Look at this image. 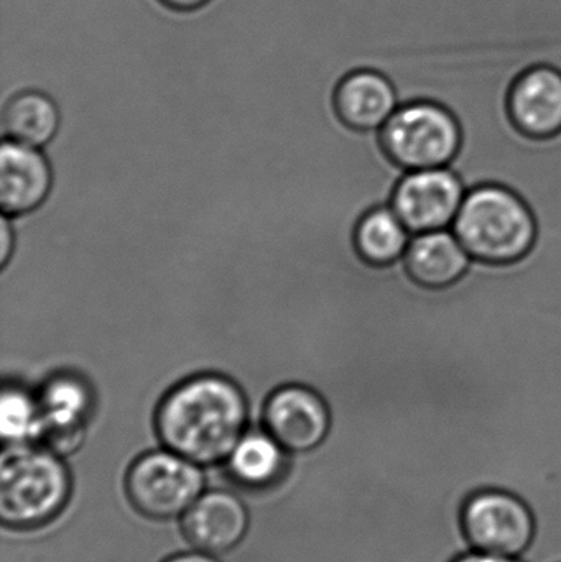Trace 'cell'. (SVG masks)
<instances>
[{
  "instance_id": "6da1fadb",
  "label": "cell",
  "mask_w": 561,
  "mask_h": 562,
  "mask_svg": "<svg viewBox=\"0 0 561 562\" xmlns=\"http://www.w3.org/2000/svg\"><path fill=\"white\" fill-rule=\"evenodd\" d=\"M249 406L236 382L223 375L191 376L171 389L155 413L165 449L206 468L224 464L247 432Z\"/></svg>"
},
{
  "instance_id": "7a4b0ae2",
  "label": "cell",
  "mask_w": 561,
  "mask_h": 562,
  "mask_svg": "<svg viewBox=\"0 0 561 562\" xmlns=\"http://www.w3.org/2000/svg\"><path fill=\"white\" fill-rule=\"evenodd\" d=\"M72 475L63 456L46 446H12L0 468V521L13 531H33L68 507Z\"/></svg>"
},
{
  "instance_id": "3957f363",
  "label": "cell",
  "mask_w": 561,
  "mask_h": 562,
  "mask_svg": "<svg viewBox=\"0 0 561 562\" xmlns=\"http://www.w3.org/2000/svg\"><path fill=\"white\" fill-rule=\"evenodd\" d=\"M474 260L507 263L532 249L537 226L519 194L500 184L468 191L451 226Z\"/></svg>"
},
{
  "instance_id": "277c9868",
  "label": "cell",
  "mask_w": 561,
  "mask_h": 562,
  "mask_svg": "<svg viewBox=\"0 0 561 562\" xmlns=\"http://www.w3.org/2000/svg\"><path fill=\"white\" fill-rule=\"evenodd\" d=\"M379 132L385 151L407 171L450 167L463 138L457 115L434 99L401 102Z\"/></svg>"
},
{
  "instance_id": "5b68a950",
  "label": "cell",
  "mask_w": 561,
  "mask_h": 562,
  "mask_svg": "<svg viewBox=\"0 0 561 562\" xmlns=\"http://www.w3.org/2000/svg\"><path fill=\"white\" fill-rule=\"evenodd\" d=\"M201 465L160 449L138 456L124 477L125 497L144 518L168 521L181 518L204 492Z\"/></svg>"
},
{
  "instance_id": "8992f818",
  "label": "cell",
  "mask_w": 561,
  "mask_h": 562,
  "mask_svg": "<svg viewBox=\"0 0 561 562\" xmlns=\"http://www.w3.org/2000/svg\"><path fill=\"white\" fill-rule=\"evenodd\" d=\"M461 528L470 550L523 558L536 540L532 508L504 488H483L464 502Z\"/></svg>"
},
{
  "instance_id": "52a82bcc",
  "label": "cell",
  "mask_w": 561,
  "mask_h": 562,
  "mask_svg": "<svg viewBox=\"0 0 561 562\" xmlns=\"http://www.w3.org/2000/svg\"><path fill=\"white\" fill-rule=\"evenodd\" d=\"M468 190L450 167L407 171L391 206L412 234L453 226Z\"/></svg>"
},
{
  "instance_id": "ba28073f",
  "label": "cell",
  "mask_w": 561,
  "mask_h": 562,
  "mask_svg": "<svg viewBox=\"0 0 561 562\" xmlns=\"http://www.w3.org/2000/svg\"><path fill=\"white\" fill-rule=\"evenodd\" d=\"M332 425L328 403L308 386H282L263 406L266 431L289 454H305L318 449L328 438Z\"/></svg>"
},
{
  "instance_id": "9c48e42d",
  "label": "cell",
  "mask_w": 561,
  "mask_h": 562,
  "mask_svg": "<svg viewBox=\"0 0 561 562\" xmlns=\"http://www.w3.org/2000/svg\"><path fill=\"white\" fill-rule=\"evenodd\" d=\"M250 515L233 492H203L181 517V533L194 550L220 557L239 547L249 530Z\"/></svg>"
},
{
  "instance_id": "30bf717a",
  "label": "cell",
  "mask_w": 561,
  "mask_h": 562,
  "mask_svg": "<svg viewBox=\"0 0 561 562\" xmlns=\"http://www.w3.org/2000/svg\"><path fill=\"white\" fill-rule=\"evenodd\" d=\"M507 111L514 124L530 137L561 132V68L539 63L520 69L507 88Z\"/></svg>"
},
{
  "instance_id": "8fae6325",
  "label": "cell",
  "mask_w": 561,
  "mask_h": 562,
  "mask_svg": "<svg viewBox=\"0 0 561 562\" xmlns=\"http://www.w3.org/2000/svg\"><path fill=\"white\" fill-rule=\"evenodd\" d=\"M42 409V442L56 454L69 456L81 448L91 415V390L76 375L53 376L38 398Z\"/></svg>"
},
{
  "instance_id": "7c38bea8",
  "label": "cell",
  "mask_w": 561,
  "mask_h": 562,
  "mask_svg": "<svg viewBox=\"0 0 561 562\" xmlns=\"http://www.w3.org/2000/svg\"><path fill=\"white\" fill-rule=\"evenodd\" d=\"M401 105V92L391 76L379 69L348 72L336 86L333 108L349 131L378 132Z\"/></svg>"
},
{
  "instance_id": "4fadbf2b",
  "label": "cell",
  "mask_w": 561,
  "mask_h": 562,
  "mask_svg": "<svg viewBox=\"0 0 561 562\" xmlns=\"http://www.w3.org/2000/svg\"><path fill=\"white\" fill-rule=\"evenodd\" d=\"M53 175L40 148L3 142L0 150V206L3 216H22L42 206Z\"/></svg>"
},
{
  "instance_id": "5bb4252c",
  "label": "cell",
  "mask_w": 561,
  "mask_h": 562,
  "mask_svg": "<svg viewBox=\"0 0 561 562\" xmlns=\"http://www.w3.org/2000/svg\"><path fill=\"white\" fill-rule=\"evenodd\" d=\"M412 279L430 288H444L461 279L473 257L451 227L414 234L404 256Z\"/></svg>"
},
{
  "instance_id": "9a60e30c",
  "label": "cell",
  "mask_w": 561,
  "mask_h": 562,
  "mask_svg": "<svg viewBox=\"0 0 561 562\" xmlns=\"http://www.w3.org/2000/svg\"><path fill=\"white\" fill-rule=\"evenodd\" d=\"M287 454L289 452L269 432H246L224 464L237 487L266 492L285 477L289 471Z\"/></svg>"
},
{
  "instance_id": "2e32d148",
  "label": "cell",
  "mask_w": 561,
  "mask_h": 562,
  "mask_svg": "<svg viewBox=\"0 0 561 562\" xmlns=\"http://www.w3.org/2000/svg\"><path fill=\"white\" fill-rule=\"evenodd\" d=\"M414 234L394 207L378 206L362 214L355 227V247L371 266H391L404 259Z\"/></svg>"
},
{
  "instance_id": "e0dca14e",
  "label": "cell",
  "mask_w": 561,
  "mask_h": 562,
  "mask_svg": "<svg viewBox=\"0 0 561 562\" xmlns=\"http://www.w3.org/2000/svg\"><path fill=\"white\" fill-rule=\"evenodd\" d=\"M58 128V108L43 92H19L3 109V131L16 144L33 148L45 147L55 138Z\"/></svg>"
},
{
  "instance_id": "ac0fdd59",
  "label": "cell",
  "mask_w": 561,
  "mask_h": 562,
  "mask_svg": "<svg viewBox=\"0 0 561 562\" xmlns=\"http://www.w3.org/2000/svg\"><path fill=\"white\" fill-rule=\"evenodd\" d=\"M0 432L12 446L42 441L43 419L38 400L16 386H5L0 398Z\"/></svg>"
},
{
  "instance_id": "d6986e66",
  "label": "cell",
  "mask_w": 561,
  "mask_h": 562,
  "mask_svg": "<svg viewBox=\"0 0 561 562\" xmlns=\"http://www.w3.org/2000/svg\"><path fill=\"white\" fill-rule=\"evenodd\" d=\"M453 562H526L523 558L501 557V554L481 553L470 550L460 554Z\"/></svg>"
},
{
  "instance_id": "ffe728a7",
  "label": "cell",
  "mask_w": 561,
  "mask_h": 562,
  "mask_svg": "<svg viewBox=\"0 0 561 562\" xmlns=\"http://www.w3.org/2000/svg\"><path fill=\"white\" fill-rule=\"evenodd\" d=\"M161 562H221L213 554L203 553V551H188V553L171 554Z\"/></svg>"
},
{
  "instance_id": "44dd1931",
  "label": "cell",
  "mask_w": 561,
  "mask_h": 562,
  "mask_svg": "<svg viewBox=\"0 0 561 562\" xmlns=\"http://www.w3.org/2000/svg\"><path fill=\"white\" fill-rule=\"evenodd\" d=\"M168 9L177 10V12H193L206 5L210 0H160Z\"/></svg>"
},
{
  "instance_id": "7402d4cb",
  "label": "cell",
  "mask_w": 561,
  "mask_h": 562,
  "mask_svg": "<svg viewBox=\"0 0 561 562\" xmlns=\"http://www.w3.org/2000/svg\"><path fill=\"white\" fill-rule=\"evenodd\" d=\"M12 233H10L9 223H7L5 217L2 220V249H0V263L2 267L7 266L10 257V249H12Z\"/></svg>"
}]
</instances>
